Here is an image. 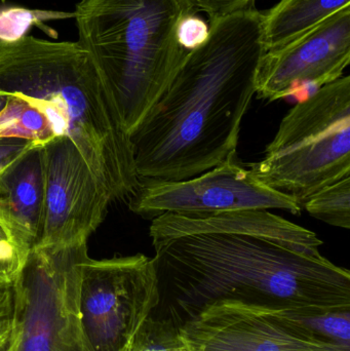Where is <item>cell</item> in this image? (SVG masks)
<instances>
[{"instance_id": "cell-1", "label": "cell", "mask_w": 350, "mask_h": 351, "mask_svg": "<svg viewBox=\"0 0 350 351\" xmlns=\"http://www.w3.org/2000/svg\"><path fill=\"white\" fill-rule=\"evenodd\" d=\"M263 19L252 6L209 21L207 40L132 134L140 180L190 179L236 152L265 53Z\"/></svg>"}, {"instance_id": "cell-2", "label": "cell", "mask_w": 350, "mask_h": 351, "mask_svg": "<svg viewBox=\"0 0 350 351\" xmlns=\"http://www.w3.org/2000/svg\"><path fill=\"white\" fill-rule=\"evenodd\" d=\"M152 245L155 309L180 327L220 301L299 313L350 311L349 270L269 237L191 233Z\"/></svg>"}, {"instance_id": "cell-3", "label": "cell", "mask_w": 350, "mask_h": 351, "mask_svg": "<svg viewBox=\"0 0 350 351\" xmlns=\"http://www.w3.org/2000/svg\"><path fill=\"white\" fill-rule=\"evenodd\" d=\"M0 94L45 114L55 137H67L113 202L140 184L131 136L112 90L78 41L25 36L0 40Z\"/></svg>"}, {"instance_id": "cell-4", "label": "cell", "mask_w": 350, "mask_h": 351, "mask_svg": "<svg viewBox=\"0 0 350 351\" xmlns=\"http://www.w3.org/2000/svg\"><path fill=\"white\" fill-rule=\"evenodd\" d=\"M192 0H79L78 43L114 95L129 136L168 90L189 51L178 27Z\"/></svg>"}, {"instance_id": "cell-5", "label": "cell", "mask_w": 350, "mask_h": 351, "mask_svg": "<svg viewBox=\"0 0 350 351\" xmlns=\"http://www.w3.org/2000/svg\"><path fill=\"white\" fill-rule=\"evenodd\" d=\"M251 169L265 185L301 204L349 177L350 76L323 86L290 109Z\"/></svg>"}, {"instance_id": "cell-6", "label": "cell", "mask_w": 350, "mask_h": 351, "mask_svg": "<svg viewBox=\"0 0 350 351\" xmlns=\"http://www.w3.org/2000/svg\"><path fill=\"white\" fill-rule=\"evenodd\" d=\"M86 245L34 247L12 285V351H90L80 323Z\"/></svg>"}, {"instance_id": "cell-7", "label": "cell", "mask_w": 350, "mask_h": 351, "mask_svg": "<svg viewBox=\"0 0 350 351\" xmlns=\"http://www.w3.org/2000/svg\"><path fill=\"white\" fill-rule=\"evenodd\" d=\"M160 303L153 259L137 254L82 264L79 313L90 351H129Z\"/></svg>"}, {"instance_id": "cell-8", "label": "cell", "mask_w": 350, "mask_h": 351, "mask_svg": "<svg viewBox=\"0 0 350 351\" xmlns=\"http://www.w3.org/2000/svg\"><path fill=\"white\" fill-rule=\"evenodd\" d=\"M132 212L154 219L164 213L207 214L238 210H281L301 213L293 196L265 185L234 152L211 170L182 181L140 180L129 198Z\"/></svg>"}, {"instance_id": "cell-9", "label": "cell", "mask_w": 350, "mask_h": 351, "mask_svg": "<svg viewBox=\"0 0 350 351\" xmlns=\"http://www.w3.org/2000/svg\"><path fill=\"white\" fill-rule=\"evenodd\" d=\"M41 152L45 212L35 247L63 249L86 245L106 218L112 196L69 138H53L41 146Z\"/></svg>"}, {"instance_id": "cell-10", "label": "cell", "mask_w": 350, "mask_h": 351, "mask_svg": "<svg viewBox=\"0 0 350 351\" xmlns=\"http://www.w3.org/2000/svg\"><path fill=\"white\" fill-rule=\"evenodd\" d=\"M180 332L191 351H350L314 339L281 309L232 301L203 307Z\"/></svg>"}, {"instance_id": "cell-11", "label": "cell", "mask_w": 350, "mask_h": 351, "mask_svg": "<svg viewBox=\"0 0 350 351\" xmlns=\"http://www.w3.org/2000/svg\"><path fill=\"white\" fill-rule=\"evenodd\" d=\"M350 63V6L342 8L295 43L265 51L256 73V95L273 102L304 86L322 88L342 77Z\"/></svg>"}, {"instance_id": "cell-12", "label": "cell", "mask_w": 350, "mask_h": 351, "mask_svg": "<svg viewBox=\"0 0 350 351\" xmlns=\"http://www.w3.org/2000/svg\"><path fill=\"white\" fill-rule=\"evenodd\" d=\"M242 233L269 237L312 256H322L323 241L310 229L268 210H238L207 214L164 213L152 219L151 241L191 233Z\"/></svg>"}, {"instance_id": "cell-13", "label": "cell", "mask_w": 350, "mask_h": 351, "mask_svg": "<svg viewBox=\"0 0 350 351\" xmlns=\"http://www.w3.org/2000/svg\"><path fill=\"white\" fill-rule=\"evenodd\" d=\"M41 146L35 144L0 173V216L30 249L38 243L45 212Z\"/></svg>"}, {"instance_id": "cell-14", "label": "cell", "mask_w": 350, "mask_h": 351, "mask_svg": "<svg viewBox=\"0 0 350 351\" xmlns=\"http://www.w3.org/2000/svg\"><path fill=\"white\" fill-rule=\"evenodd\" d=\"M350 0H281L263 19L265 51H275L295 43L342 8Z\"/></svg>"}, {"instance_id": "cell-15", "label": "cell", "mask_w": 350, "mask_h": 351, "mask_svg": "<svg viewBox=\"0 0 350 351\" xmlns=\"http://www.w3.org/2000/svg\"><path fill=\"white\" fill-rule=\"evenodd\" d=\"M282 313L314 339L350 350V311L299 313L284 309Z\"/></svg>"}, {"instance_id": "cell-16", "label": "cell", "mask_w": 350, "mask_h": 351, "mask_svg": "<svg viewBox=\"0 0 350 351\" xmlns=\"http://www.w3.org/2000/svg\"><path fill=\"white\" fill-rule=\"evenodd\" d=\"M314 218L339 228H350V176L323 188L302 204Z\"/></svg>"}, {"instance_id": "cell-17", "label": "cell", "mask_w": 350, "mask_h": 351, "mask_svg": "<svg viewBox=\"0 0 350 351\" xmlns=\"http://www.w3.org/2000/svg\"><path fill=\"white\" fill-rule=\"evenodd\" d=\"M129 351H191L185 343L180 326L154 308L136 334Z\"/></svg>"}, {"instance_id": "cell-18", "label": "cell", "mask_w": 350, "mask_h": 351, "mask_svg": "<svg viewBox=\"0 0 350 351\" xmlns=\"http://www.w3.org/2000/svg\"><path fill=\"white\" fill-rule=\"evenodd\" d=\"M31 249L0 216V287L12 286L28 259Z\"/></svg>"}, {"instance_id": "cell-19", "label": "cell", "mask_w": 350, "mask_h": 351, "mask_svg": "<svg viewBox=\"0 0 350 351\" xmlns=\"http://www.w3.org/2000/svg\"><path fill=\"white\" fill-rule=\"evenodd\" d=\"M53 12H30V10L14 8L0 10V40L12 41L25 36V31L31 25L38 23L42 19L55 18Z\"/></svg>"}, {"instance_id": "cell-20", "label": "cell", "mask_w": 350, "mask_h": 351, "mask_svg": "<svg viewBox=\"0 0 350 351\" xmlns=\"http://www.w3.org/2000/svg\"><path fill=\"white\" fill-rule=\"evenodd\" d=\"M209 24L197 14L185 16L178 27V40L187 51L201 47L209 36Z\"/></svg>"}, {"instance_id": "cell-21", "label": "cell", "mask_w": 350, "mask_h": 351, "mask_svg": "<svg viewBox=\"0 0 350 351\" xmlns=\"http://www.w3.org/2000/svg\"><path fill=\"white\" fill-rule=\"evenodd\" d=\"M192 2L199 12L203 10L209 16L210 20L255 6V0H192Z\"/></svg>"}, {"instance_id": "cell-22", "label": "cell", "mask_w": 350, "mask_h": 351, "mask_svg": "<svg viewBox=\"0 0 350 351\" xmlns=\"http://www.w3.org/2000/svg\"><path fill=\"white\" fill-rule=\"evenodd\" d=\"M20 109L21 103L18 100H12L8 110L0 117V138L16 137L24 139L18 125Z\"/></svg>"}, {"instance_id": "cell-23", "label": "cell", "mask_w": 350, "mask_h": 351, "mask_svg": "<svg viewBox=\"0 0 350 351\" xmlns=\"http://www.w3.org/2000/svg\"><path fill=\"white\" fill-rule=\"evenodd\" d=\"M14 293L12 286L0 287V334L12 326Z\"/></svg>"}, {"instance_id": "cell-24", "label": "cell", "mask_w": 350, "mask_h": 351, "mask_svg": "<svg viewBox=\"0 0 350 351\" xmlns=\"http://www.w3.org/2000/svg\"><path fill=\"white\" fill-rule=\"evenodd\" d=\"M12 326L8 330L0 334V351H12Z\"/></svg>"}, {"instance_id": "cell-25", "label": "cell", "mask_w": 350, "mask_h": 351, "mask_svg": "<svg viewBox=\"0 0 350 351\" xmlns=\"http://www.w3.org/2000/svg\"><path fill=\"white\" fill-rule=\"evenodd\" d=\"M14 97L10 95L0 94V117L8 110L10 105L12 104Z\"/></svg>"}, {"instance_id": "cell-26", "label": "cell", "mask_w": 350, "mask_h": 351, "mask_svg": "<svg viewBox=\"0 0 350 351\" xmlns=\"http://www.w3.org/2000/svg\"><path fill=\"white\" fill-rule=\"evenodd\" d=\"M1 1H2V2H5V1H6V0H1Z\"/></svg>"}]
</instances>
